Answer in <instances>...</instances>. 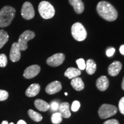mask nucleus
Returning <instances> with one entry per match:
<instances>
[{
  "label": "nucleus",
  "mask_w": 124,
  "mask_h": 124,
  "mask_svg": "<svg viewBox=\"0 0 124 124\" xmlns=\"http://www.w3.org/2000/svg\"><path fill=\"white\" fill-rule=\"evenodd\" d=\"M98 13L103 19L113 21L117 18L118 12L112 5L106 1H100L97 6Z\"/></svg>",
  "instance_id": "f257e3e1"
},
{
  "label": "nucleus",
  "mask_w": 124,
  "mask_h": 124,
  "mask_svg": "<svg viewBox=\"0 0 124 124\" xmlns=\"http://www.w3.org/2000/svg\"><path fill=\"white\" fill-rule=\"evenodd\" d=\"M80 74H81V71L79 69L70 67L64 73V76L70 79H73L74 78L79 77Z\"/></svg>",
  "instance_id": "6ab92c4d"
},
{
  "label": "nucleus",
  "mask_w": 124,
  "mask_h": 124,
  "mask_svg": "<svg viewBox=\"0 0 124 124\" xmlns=\"http://www.w3.org/2000/svg\"><path fill=\"white\" fill-rule=\"evenodd\" d=\"M40 67L39 65L34 64L30 66L25 70L24 72V78L26 79H32L36 77L40 72Z\"/></svg>",
  "instance_id": "1a4fd4ad"
},
{
  "label": "nucleus",
  "mask_w": 124,
  "mask_h": 124,
  "mask_svg": "<svg viewBox=\"0 0 124 124\" xmlns=\"http://www.w3.org/2000/svg\"><path fill=\"white\" fill-rule=\"evenodd\" d=\"M8 64V59L5 54H0V67H5Z\"/></svg>",
  "instance_id": "b1692460"
},
{
  "label": "nucleus",
  "mask_w": 124,
  "mask_h": 124,
  "mask_svg": "<svg viewBox=\"0 0 124 124\" xmlns=\"http://www.w3.org/2000/svg\"><path fill=\"white\" fill-rule=\"evenodd\" d=\"M1 124H9L8 122L7 121H2V123Z\"/></svg>",
  "instance_id": "f704fd0d"
},
{
  "label": "nucleus",
  "mask_w": 124,
  "mask_h": 124,
  "mask_svg": "<svg viewBox=\"0 0 124 124\" xmlns=\"http://www.w3.org/2000/svg\"><path fill=\"white\" fill-rule=\"evenodd\" d=\"M64 94H65V95H68V93H64Z\"/></svg>",
  "instance_id": "c9c22d12"
},
{
  "label": "nucleus",
  "mask_w": 124,
  "mask_h": 124,
  "mask_svg": "<svg viewBox=\"0 0 124 124\" xmlns=\"http://www.w3.org/2000/svg\"><path fill=\"white\" fill-rule=\"evenodd\" d=\"M76 63L78 66L79 69L80 70H84L86 69V63H85V60L83 59H77V61H76Z\"/></svg>",
  "instance_id": "393cba45"
},
{
  "label": "nucleus",
  "mask_w": 124,
  "mask_h": 124,
  "mask_svg": "<svg viewBox=\"0 0 124 124\" xmlns=\"http://www.w3.org/2000/svg\"><path fill=\"white\" fill-rule=\"evenodd\" d=\"M16 9L10 6H5L0 10V27H7L11 24L16 15Z\"/></svg>",
  "instance_id": "f03ea898"
},
{
  "label": "nucleus",
  "mask_w": 124,
  "mask_h": 124,
  "mask_svg": "<svg viewBox=\"0 0 124 124\" xmlns=\"http://www.w3.org/2000/svg\"><path fill=\"white\" fill-rule=\"evenodd\" d=\"M122 89L124 90V79H123V80H122Z\"/></svg>",
  "instance_id": "72a5a7b5"
},
{
  "label": "nucleus",
  "mask_w": 124,
  "mask_h": 124,
  "mask_svg": "<svg viewBox=\"0 0 124 124\" xmlns=\"http://www.w3.org/2000/svg\"><path fill=\"white\" fill-rule=\"evenodd\" d=\"M103 124H120L119 122L116 119H111L105 121Z\"/></svg>",
  "instance_id": "7c9ffc66"
},
{
  "label": "nucleus",
  "mask_w": 124,
  "mask_h": 124,
  "mask_svg": "<svg viewBox=\"0 0 124 124\" xmlns=\"http://www.w3.org/2000/svg\"><path fill=\"white\" fill-rule=\"evenodd\" d=\"M21 58V49L18 43H14L12 44L10 52V59L12 62L19 61Z\"/></svg>",
  "instance_id": "9d476101"
},
{
  "label": "nucleus",
  "mask_w": 124,
  "mask_h": 124,
  "mask_svg": "<svg viewBox=\"0 0 124 124\" xmlns=\"http://www.w3.org/2000/svg\"><path fill=\"white\" fill-rule=\"evenodd\" d=\"M38 10L41 17L44 19H50L55 13L54 7L48 1H41L39 5Z\"/></svg>",
  "instance_id": "7ed1b4c3"
},
{
  "label": "nucleus",
  "mask_w": 124,
  "mask_h": 124,
  "mask_svg": "<svg viewBox=\"0 0 124 124\" xmlns=\"http://www.w3.org/2000/svg\"><path fill=\"white\" fill-rule=\"evenodd\" d=\"M120 52L122 55H124V45H122L120 48Z\"/></svg>",
  "instance_id": "2f4dec72"
},
{
  "label": "nucleus",
  "mask_w": 124,
  "mask_h": 124,
  "mask_svg": "<svg viewBox=\"0 0 124 124\" xmlns=\"http://www.w3.org/2000/svg\"><path fill=\"white\" fill-rule=\"evenodd\" d=\"M118 108H119V110H120V113L123 114V115H124V97H122V98L120 100L119 105H118Z\"/></svg>",
  "instance_id": "c85d7f7f"
},
{
  "label": "nucleus",
  "mask_w": 124,
  "mask_h": 124,
  "mask_svg": "<svg viewBox=\"0 0 124 124\" xmlns=\"http://www.w3.org/2000/svg\"><path fill=\"white\" fill-rule=\"evenodd\" d=\"M71 85L75 90L77 91H82L84 89L85 84L83 80L79 77L74 78L72 79L71 82Z\"/></svg>",
  "instance_id": "f3484780"
},
{
  "label": "nucleus",
  "mask_w": 124,
  "mask_h": 124,
  "mask_svg": "<svg viewBox=\"0 0 124 124\" xmlns=\"http://www.w3.org/2000/svg\"><path fill=\"white\" fill-rule=\"evenodd\" d=\"M50 105V108L52 110V111H56L59 110V102L56 101H52L51 102Z\"/></svg>",
  "instance_id": "cd10ccee"
},
{
  "label": "nucleus",
  "mask_w": 124,
  "mask_h": 124,
  "mask_svg": "<svg viewBox=\"0 0 124 124\" xmlns=\"http://www.w3.org/2000/svg\"><path fill=\"white\" fill-rule=\"evenodd\" d=\"M28 114L29 117L35 122H40L43 119L42 116L40 113L35 111L32 109L29 110L28 111Z\"/></svg>",
  "instance_id": "4be33fe9"
},
{
  "label": "nucleus",
  "mask_w": 124,
  "mask_h": 124,
  "mask_svg": "<svg viewBox=\"0 0 124 124\" xmlns=\"http://www.w3.org/2000/svg\"><path fill=\"white\" fill-rule=\"evenodd\" d=\"M9 94L7 91L0 90V101L7 100L8 98Z\"/></svg>",
  "instance_id": "a878e982"
},
{
  "label": "nucleus",
  "mask_w": 124,
  "mask_h": 124,
  "mask_svg": "<svg viewBox=\"0 0 124 124\" xmlns=\"http://www.w3.org/2000/svg\"><path fill=\"white\" fill-rule=\"evenodd\" d=\"M35 37V33L32 31L29 30L24 31L20 36L17 42L21 51H25L28 48L27 43L28 41L33 39Z\"/></svg>",
  "instance_id": "423d86ee"
},
{
  "label": "nucleus",
  "mask_w": 124,
  "mask_h": 124,
  "mask_svg": "<svg viewBox=\"0 0 124 124\" xmlns=\"http://www.w3.org/2000/svg\"><path fill=\"white\" fill-rule=\"evenodd\" d=\"M117 113V108L109 104H103L99 108L98 114L101 118L106 119L115 115Z\"/></svg>",
  "instance_id": "39448f33"
},
{
  "label": "nucleus",
  "mask_w": 124,
  "mask_h": 124,
  "mask_svg": "<svg viewBox=\"0 0 124 124\" xmlns=\"http://www.w3.org/2000/svg\"><path fill=\"white\" fill-rule=\"evenodd\" d=\"M35 106L37 109L41 111H46L50 108V105L47 102L40 99L35 100Z\"/></svg>",
  "instance_id": "a211bd4d"
},
{
  "label": "nucleus",
  "mask_w": 124,
  "mask_h": 124,
  "mask_svg": "<svg viewBox=\"0 0 124 124\" xmlns=\"http://www.w3.org/2000/svg\"><path fill=\"white\" fill-rule=\"evenodd\" d=\"M17 124H27V123L24 120H20L18 121Z\"/></svg>",
  "instance_id": "473e14b6"
},
{
  "label": "nucleus",
  "mask_w": 124,
  "mask_h": 124,
  "mask_svg": "<svg viewBox=\"0 0 124 124\" xmlns=\"http://www.w3.org/2000/svg\"><path fill=\"white\" fill-rule=\"evenodd\" d=\"M14 124L13 122H11V123H10V124Z\"/></svg>",
  "instance_id": "e433bc0d"
},
{
  "label": "nucleus",
  "mask_w": 124,
  "mask_h": 124,
  "mask_svg": "<svg viewBox=\"0 0 124 124\" xmlns=\"http://www.w3.org/2000/svg\"><path fill=\"white\" fill-rule=\"evenodd\" d=\"M71 33L76 40L82 41L87 38V31L84 26L80 23H76L71 27Z\"/></svg>",
  "instance_id": "20e7f679"
},
{
  "label": "nucleus",
  "mask_w": 124,
  "mask_h": 124,
  "mask_svg": "<svg viewBox=\"0 0 124 124\" xmlns=\"http://www.w3.org/2000/svg\"><path fill=\"white\" fill-rule=\"evenodd\" d=\"M9 35L7 32L1 29L0 30V49L2 48L9 40Z\"/></svg>",
  "instance_id": "412c9836"
},
{
  "label": "nucleus",
  "mask_w": 124,
  "mask_h": 124,
  "mask_svg": "<svg viewBox=\"0 0 124 124\" xmlns=\"http://www.w3.org/2000/svg\"><path fill=\"white\" fill-rule=\"evenodd\" d=\"M40 91V86L38 83H33L27 89L25 95L28 97H33L37 95Z\"/></svg>",
  "instance_id": "4468645a"
},
{
  "label": "nucleus",
  "mask_w": 124,
  "mask_h": 124,
  "mask_svg": "<svg viewBox=\"0 0 124 124\" xmlns=\"http://www.w3.org/2000/svg\"><path fill=\"white\" fill-rule=\"evenodd\" d=\"M115 51H116V49H115V48H113V47L108 48L106 50V55L108 56V57L112 56L114 55V52H115Z\"/></svg>",
  "instance_id": "c756f323"
},
{
  "label": "nucleus",
  "mask_w": 124,
  "mask_h": 124,
  "mask_svg": "<svg viewBox=\"0 0 124 124\" xmlns=\"http://www.w3.org/2000/svg\"><path fill=\"white\" fill-rule=\"evenodd\" d=\"M62 89V84L60 82L54 81L49 83V85H47V86L46 88V91L47 94H54L55 93H57L61 90Z\"/></svg>",
  "instance_id": "9b49d317"
},
{
  "label": "nucleus",
  "mask_w": 124,
  "mask_h": 124,
  "mask_svg": "<svg viewBox=\"0 0 124 124\" xmlns=\"http://www.w3.org/2000/svg\"><path fill=\"white\" fill-rule=\"evenodd\" d=\"M96 85L99 90L104 91L108 89L109 85V81L106 76H101L97 80Z\"/></svg>",
  "instance_id": "ddd939ff"
},
{
  "label": "nucleus",
  "mask_w": 124,
  "mask_h": 124,
  "mask_svg": "<svg viewBox=\"0 0 124 124\" xmlns=\"http://www.w3.org/2000/svg\"><path fill=\"white\" fill-rule=\"evenodd\" d=\"M80 103L78 101H74L71 105V110L72 111H77L79 109Z\"/></svg>",
  "instance_id": "bb28decb"
},
{
  "label": "nucleus",
  "mask_w": 124,
  "mask_h": 124,
  "mask_svg": "<svg viewBox=\"0 0 124 124\" xmlns=\"http://www.w3.org/2000/svg\"><path fill=\"white\" fill-rule=\"evenodd\" d=\"M65 60V55L63 54H55L49 57L46 60V63L51 67H58L60 66Z\"/></svg>",
  "instance_id": "6e6552de"
},
{
  "label": "nucleus",
  "mask_w": 124,
  "mask_h": 124,
  "mask_svg": "<svg viewBox=\"0 0 124 124\" xmlns=\"http://www.w3.org/2000/svg\"><path fill=\"white\" fill-rule=\"evenodd\" d=\"M69 2L74 7L77 13L81 14L84 11L85 5L82 0H69Z\"/></svg>",
  "instance_id": "2eb2a0df"
},
{
  "label": "nucleus",
  "mask_w": 124,
  "mask_h": 124,
  "mask_svg": "<svg viewBox=\"0 0 124 124\" xmlns=\"http://www.w3.org/2000/svg\"><path fill=\"white\" fill-rule=\"evenodd\" d=\"M59 111L63 116V117L65 118H68L71 117V113L70 110V104L68 102L62 103L59 106Z\"/></svg>",
  "instance_id": "dca6fc26"
},
{
  "label": "nucleus",
  "mask_w": 124,
  "mask_h": 124,
  "mask_svg": "<svg viewBox=\"0 0 124 124\" xmlns=\"http://www.w3.org/2000/svg\"><path fill=\"white\" fill-rule=\"evenodd\" d=\"M86 70L87 73L89 75H93L95 73L97 70V64L93 59L87 60L86 63Z\"/></svg>",
  "instance_id": "aec40b11"
},
{
  "label": "nucleus",
  "mask_w": 124,
  "mask_h": 124,
  "mask_svg": "<svg viewBox=\"0 0 124 124\" xmlns=\"http://www.w3.org/2000/svg\"><path fill=\"white\" fill-rule=\"evenodd\" d=\"M21 16L24 19L29 20L32 19L35 16V10L32 4L29 2H25L23 5L21 9Z\"/></svg>",
  "instance_id": "0eeeda50"
},
{
  "label": "nucleus",
  "mask_w": 124,
  "mask_h": 124,
  "mask_svg": "<svg viewBox=\"0 0 124 124\" xmlns=\"http://www.w3.org/2000/svg\"><path fill=\"white\" fill-rule=\"evenodd\" d=\"M63 120V116L59 112L54 113L51 117V121L54 124H59L61 123Z\"/></svg>",
  "instance_id": "5701e85b"
},
{
  "label": "nucleus",
  "mask_w": 124,
  "mask_h": 124,
  "mask_svg": "<svg viewBox=\"0 0 124 124\" xmlns=\"http://www.w3.org/2000/svg\"><path fill=\"white\" fill-rule=\"evenodd\" d=\"M122 69V64L119 61H114L108 66V73L111 77H116Z\"/></svg>",
  "instance_id": "f8f14e48"
}]
</instances>
